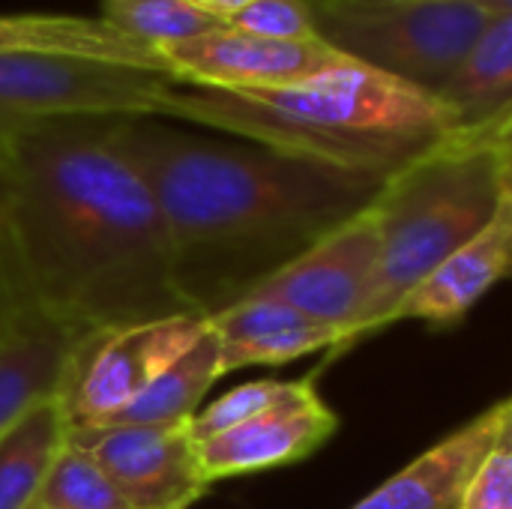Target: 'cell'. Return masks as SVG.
Listing matches in <instances>:
<instances>
[{
  "label": "cell",
  "instance_id": "6da1fadb",
  "mask_svg": "<svg viewBox=\"0 0 512 509\" xmlns=\"http://www.w3.org/2000/svg\"><path fill=\"white\" fill-rule=\"evenodd\" d=\"M0 294L84 333L195 315L117 117L0 126Z\"/></svg>",
  "mask_w": 512,
  "mask_h": 509
},
{
  "label": "cell",
  "instance_id": "7a4b0ae2",
  "mask_svg": "<svg viewBox=\"0 0 512 509\" xmlns=\"http://www.w3.org/2000/svg\"><path fill=\"white\" fill-rule=\"evenodd\" d=\"M117 141L159 207L177 291L201 318L363 213L387 180L156 117H117Z\"/></svg>",
  "mask_w": 512,
  "mask_h": 509
},
{
  "label": "cell",
  "instance_id": "3957f363",
  "mask_svg": "<svg viewBox=\"0 0 512 509\" xmlns=\"http://www.w3.org/2000/svg\"><path fill=\"white\" fill-rule=\"evenodd\" d=\"M159 117L378 177H390L456 129L432 93L354 60L273 90L174 84Z\"/></svg>",
  "mask_w": 512,
  "mask_h": 509
},
{
  "label": "cell",
  "instance_id": "277c9868",
  "mask_svg": "<svg viewBox=\"0 0 512 509\" xmlns=\"http://www.w3.org/2000/svg\"><path fill=\"white\" fill-rule=\"evenodd\" d=\"M512 201V114L453 129L393 171L369 204L381 255L357 342L390 327L399 300Z\"/></svg>",
  "mask_w": 512,
  "mask_h": 509
},
{
  "label": "cell",
  "instance_id": "5b68a950",
  "mask_svg": "<svg viewBox=\"0 0 512 509\" xmlns=\"http://www.w3.org/2000/svg\"><path fill=\"white\" fill-rule=\"evenodd\" d=\"M312 21L333 51L435 96L492 18L465 0H324Z\"/></svg>",
  "mask_w": 512,
  "mask_h": 509
},
{
  "label": "cell",
  "instance_id": "8992f818",
  "mask_svg": "<svg viewBox=\"0 0 512 509\" xmlns=\"http://www.w3.org/2000/svg\"><path fill=\"white\" fill-rule=\"evenodd\" d=\"M177 81L168 72L66 57H0V126L63 117H156Z\"/></svg>",
  "mask_w": 512,
  "mask_h": 509
},
{
  "label": "cell",
  "instance_id": "52a82bcc",
  "mask_svg": "<svg viewBox=\"0 0 512 509\" xmlns=\"http://www.w3.org/2000/svg\"><path fill=\"white\" fill-rule=\"evenodd\" d=\"M207 330V318L171 315L84 333L66 363L57 402L69 426H99L123 411Z\"/></svg>",
  "mask_w": 512,
  "mask_h": 509
},
{
  "label": "cell",
  "instance_id": "ba28073f",
  "mask_svg": "<svg viewBox=\"0 0 512 509\" xmlns=\"http://www.w3.org/2000/svg\"><path fill=\"white\" fill-rule=\"evenodd\" d=\"M378 255L381 240L372 210L366 207L321 237L315 246H309L303 255H297L291 264L267 276L246 297L276 300L321 324L342 327L354 345L363 309L375 285Z\"/></svg>",
  "mask_w": 512,
  "mask_h": 509
},
{
  "label": "cell",
  "instance_id": "9c48e42d",
  "mask_svg": "<svg viewBox=\"0 0 512 509\" xmlns=\"http://www.w3.org/2000/svg\"><path fill=\"white\" fill-rule=\"evenodd\" d=\"M66 441L84 450L132 509H189L207 489L189 423L171 426H69Z\"/></svg>",
  "mask_w": 512,
  "mask_h": 509
},
{
  "label": "cell",
  "instance_id": "30bf717a",
  "mask_svg": "<svg viewBox=\"0 0 512 509\" xmlns=\"http://www.w3.org/2000/svg\"><path fill=\"white\" fill-rule=\"evenodd\" d=\"M168 75L186 87L273 90L348 63L321 39H264L234 27L156 48Z\"/></svg>",
  "mask_w": 512,
  "mask_h": 509
},
{
  "label": "cell",
  "instance_id": "8fae6325",
  "mask_svg": "<svg viewBox=\"0 0 512 509\" xmlns=\"http://www.w3.org/2000/svg\"><path fill=\"white\" fill-rule=\"evenodd\" d=\"M339 429V417L315 393L312 378L285 381V393L258 417L222 435L195 444V459L204 480L258 474L303 462L321 450Z\"/></svg>",
  "mask_w": 512,
  "mask_h": 509
},
{
  "label": "cell",
  "instance_id": "7c38bea8",
  "mask_svg": "<svg viewBox=\"0 0 512 509\" xmlns=\"http://www.w3.org/2000/svg\"><path fill=\"white\" fill-rule=\"evenodd\" d=\"M507 429H512V402L501 399L351 509H456L471 474Z\"/></svg>",
  "mask_w": 512,
  "mask_h": 509
},
{
  "label": "cell",
  "instance_id": "4fadbf2b",
  "mask_svg": "<svg viewBox=\"0 0 512 509\" xmlns=\"http://www.w3.org/2000/svg\"><path fill=\"white\" fill-rule=\"evenodd\" d=\"M510 252L512 201H507L477 237L450 252L399 300V306L390 312V324L411 318L447 327L462 321L477 306V300L507 276Z\"/></svg>",
  "mask_w": 512,
  "mask_h": 509
},
{
  "label": "cell",
  "instance_id": "5bb4252c",
  "mask_svg": "<svg viewBox=\"0 0 512 509\" xmlns=\"http://www.w3.org/2000/svg\"><path fill=\"white\" fill-rule=\"evenodd\" d=\"M84 330L18 312L0 333V432L36 402L57 396L69 354Z\"/></svg>",
  "mask_w": 512,
  "mask_h": 509
},
{
  "label": "cell",
  "instance_id": "9a60e30c",
  "mask_svg": "<svg viewBox=\"0 0 512 509\" xmlns=\"http://www.w3.org/2000/svg\"><path fill=\"white\" fill-rule=\"evenodd\" d=\"M9 54H66L168 72L156 48L87 15H0V57Z\"/></svg>",
  "mask_w": 512,
  "mask_h": 509
},
{
  "label": "cell",
  "instance_id": "2e32d148",
  "mask_svg": "<svg viewBox=\"0 0 512 509\" xmlns=\"http://www.w3.org/2000/svg\"><path fill=\"white\" fill-rule=\"evenodd\" d=\"M456 129L512 114V15L492 18L459 66L435 90Z\"/></svg>",
  "mask_w": 512,
  "mask_h": 509
},
{
  "label": "cell",
  "instance_id": "e0dca14e",
  "mask_svg": "<svg viewBox=\"0 0 512 509\" xmlns=\"http://www.w3.org/2000/svg\"><path fill=\"white\" fill-rule=\"evenodd\" d=\"M222 378L219 372V342L207 324L204 336L162 369L123 411L99 426H171L189 423L201 408L207 390Z\"/></svg>",
  "mask_w": 512,
  "mask_h": 509
},
{
  "label": "cell",
  "instance_id": "ac0fdd59",
  "mask_svg": "<svg viewBox=\"0 0 512 509\" xmlns=\"http://www.w3.org/2000/svg\"><path fill=\"white\" fill-rule=\"evenodd\" d=\"M66 444V417L57 396L36 402L0 432V509H30L42 480Z\"/></svg>",
  "mask_w": 512,
  "mask_h": 509
},
{
  "label": "cell",
  "instance_id": "d6986e66",
  "mask_svg": "<svg viewBox=\"0 0 512 509\" xmlns=\"http://www.w3.org/2000/svg\"><path fill=\"white\" fill-rule=\"evenodd\" d=\"M102 18L150 48L198 39L225 27L219 15L186 0H102Z\"/></svg>",
  "mask_w": 512,
  "mask_h": 509
},
{
  "label": "cell",
  "instance_id": "ffe728a7",
  "mask_svg": "<svg viewBox=\"0 0 512 509\" xmlns=\"http://www.w3.org/2000/svg\"><path fill=\"white\" fill-rule=\"evenodd\" d=\"M30 509H132V504L84 450L66 441Z\"/></svg>",
  "mask_w": 512,
  "mask_h": 509
},
{
  "label": "cell",
  "instance_id": "44dd1931",
  "mask_svg": "<svg viewBox=\"0 0 512 509\" xmlns=\"http://www.w3.org/2000/svg\"><path fill=\"white\" fill-rule=\"evenodd\" d=\"M285 393V381H252V384H240L234 390H228L225 396H219L213 405L198 408L195 417L189 420V435L192 441H207L213 435H222L234 426H243L246 420L258 417L261 411H267L273 402H279V396Z\"/></svg>",
  "mask_w": 512,
  "mask_h": 509
},
{
  "label": "cell",
  "instance_id": "7402d4cb",
  "mask_svg": "<svg viewBox=\"0 0 512 509\" xmlns=\"http://www.w3.org/2000/svg\"><path fill=\"white\" fill-rule=\"evenodd\" d=\"M225 27L264 36V39H318L312 9L303 0H252L237 12L225 15Z\"/></svg>",
  "mask_w": 512,
  "mask_h": 509
},
{
  "label": "cell",
  "instance_id": "603a6c76",
  "mask_svg": "<svg viewBox=\"0 0 512 509\" xmlns=\"http://www.w3.org/2000/svg\"><path fill=\"white\" fill-rule=\"evenodd\" d=\"M456 509H512V429L483 456Z\"/></svg>",
  "mask_w": 512,
  "mask_h": 509
},
{
  "label": "cell",
  "instance_id": "cb8c5ba5",
  "mask_svg": "<svg viewBox=\"0 0 512 509\" xmlns=\"http://www.w3.org/2000/svg\"><path fill=\"white\" fill-rule=\"evenodd\" d=\"M186 3H192V6H198V9H204V12H213V15H219V18L225 21V15L237 12L240 6H246V3H252V0H186Z\"/></svg>",
  "mask_w": 512,
  "mask_h": 509
},
{
  "label": "cell",
  "instance_id": "d4e9b609",
  "mask_svg": "<svg viewBox=\"0 0 512 509\" xmlns=\"http://www.w3.org/2000/svg\"><path fill=\"white\" fill-rule=\"evenodd\" d=\"M471 9L483 12L486 18H507L512 15V0H465Z\"/></svg>",
  "mask_w": 512,
  "mask_h": 509
},
{
  "label": "cell",
  "instance_id": "484cf974",
  "mask_svg": "<svg viewBox=\"0 0 512 509\" xmlns=\"http://www.w3.org/2000/svg\"><path fill=\"white\" fill-rule=\"evenodd\" d=\"M15 315H18V309H12V306H9V300H6V297L0 294V333L6 330V324H9V321H12Z\"/></svg>",
  "mask_w": 512,
  "mask_h": 509
},
{
  "label": "cell",
  "instance_id": "4316f807",
  "mask_svg": "<svg viewBox=\"0 0 512 509\" xmlns=\"http://www.w3.org/2000/svg\"><path fill=\"white\" fill-rule=\"evenodd\" d=\"M354 3H396V0H354Z\"/></svg>",
  "mask_w": 512,
  "mask_h": 509
},
{
  "label": "cell",
  "instance_id": "83f0119b",
  "mask_svg": "<svg viewBox=\"0 0 512 509\" xmlns=\"http://www.w3.org/2000/svg\"><path fill=\"white\" fill-rule=\"evenodd\" d=\"M303 3H309V9H312V6H318V3H324V0H303Z\"/></svg>",
  "mask_w": 512,
  "mask_h": 509
}]
</instances>
